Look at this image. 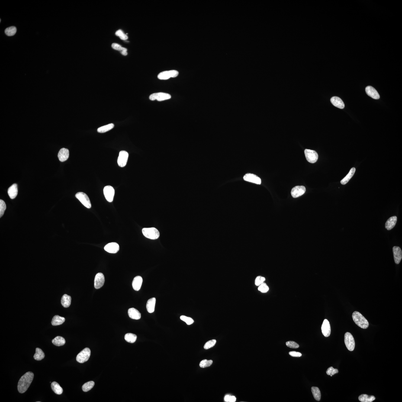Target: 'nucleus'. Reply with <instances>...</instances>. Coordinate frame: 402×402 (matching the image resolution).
Returning <instances> with one entry per match:
<instances>
[{
  "instance_id": "nucleus-46",
  "label": "nucleus",
  "mask_w": 402,
  "mask_h": 402,
  "mask_svg": "<svg viewBox=\"0 0 402 402\" xmlns=\"http://www.w3.org/2000/svg\"><path fill=\"white\" fill-rule=\"evenodd\" d=\"M111 46L112 47L113 49H115V50L120 51H127V49L125 48L124 47H121V46L119 44H117V43H113V44H112Z\"/></svg>"
},
{
  "instance_id": "nucleus-43",
  "label": "nucleus",
  "mask_w": 402,
  "mask_h": 402,
  "mask_svg": "<svg viewBox=\"0 0 402 402\" xmlns=\"http://www.w3.org/2000/svg\"><path fill=\"white\" fill-rule=\"evenodd\" d=\"M339 372V371L336 369H334L333 367H329L328 369L326 371V374L328 375H330L331 377H332L335 374H337Z\"/></svg>"
},
{
  "instance_id": "nucleus-18",
  "label": "nucleus",
  "mask_w": 402,
  "mask_h": 402,
  "mask_svg": "<svg viewBox=\"0 0 402 402\" xmlns=\"http://www.w3.org/2000/svg\"><path fill=\"white\" fill-rule=\"evenodd\" d=\"M367 95L374 99H379L380 98V95L378 91L373 87L368 86L365 89Z\"/></svg>"
},
{
  "instance_id": "nucleus-35",
  "label": "nucleus",
  "mask_w": 402,
  "mask_h": 402,
  "mask_svg": "<svg viewBox=\"0 0 402 402\" xmlns=\"http://www.w3.org/2000/svg\"><path fill=\"white\" fill-rule=\"evenodd\" d=\"M137 337L136 335L132 333H127L124 336L125 339L127 342L133 343L136 342Z\"/></svg>"
},
{
  "instance_id": "nucleus-44",
  "label": "nucleus",
  "mask_w": 402,
  "mask_h": 402,
  "mask_svg": "<svg viewBox=\"0 0 402 402\" xmlns=\"http://www.w3.org/2000/svg\"><path fill=\"white\" fill-rule=\"evenodd\" d=\"M286 345L289 347L293 349H297L300 347L298 344L294 341H288L286 342Z\"/></svg>"
},
{
  "instance_id": "nucleus-1",
  "label": "nucleus",
  "mask_w": 402,
  "mask_h": 402,
  "mask_svg": "<svg viewBox=\"0 0 402 402\" xmlns=\"http://www.w3.org/2000/svg\"><path fill=\"white\" fill-rule=\"evenodd\" d=\"M34 377V374L31 371H28L21 377L18 385L19 392L23 394L27 391L32 382Z\"/></svg>"
},
{
  "instance_id": "nucleus-25",
  "label": "nucleus",
  "mask_w": 402,
  "mask_h": 402,
  "mask_svg": "<svg viewBox=\"0 0 402 402\" xmlns=\"http://www.w3.org/2000/svg\"><path fill=\"white\" fill-rule=\"evenodd\" d=\"M156 301L155 297H152L148 300L146 304V309L149 313H153L154 311Z\"/></svg>"
},
{
  "instance_id": "nucleus-21",
  "label": "nucleus",
  "mask_w": 402,
  "mask_h": 402,
  "mask_svg": "<svg viewBox=\"0 0 402 402\" xmlns=\"http://www.w3.org/2000/svg\"><path fill=\"white\" fill-rule=\"evenodd\" d=\"M128 313L129 317L134 320H138L141 318V315L140 312L136 309L131 308L129 309Z\"/></svg>"
},
{
  "instance_id": "nucleus-48",
  "label": "nucleus",
  "mask_w": 402,
  "mask_h": 402,
  "mask_svg": "<svg viewBox=\"0 0 402 402\" xmlns=\"http://www.w3.org/2000/svg\"><path fill=\"white\" fill-rule=\"evenodd\" d=\"M289 355H291V356L294 357H300L302 356V354L301 353H300L297 352H294V351H293V352H290L289 353Z\"/></svg>"
},
{
  "instance_id": "nucleus-7",
  "label": "nucleus",
  "mask_w": 402,
  "mask_h": 402,
  "mask_svg": "<svg viewBox=\"0 0 402 402\" xmlns=\"http://www.w3.org/2000/svg\"><path fill=\"white\" fill-rule=\"evenodd\" d=\"M304 152L307 161L310 163H315L317 161L318 155L317 152L314 150L306 149Z\"/></svg>"
},
{
  "instance_id": "nucleus-28",
  "label": "nucleus",
  "mask_w": 402,
  "mask_h": 402,
  "mask_svg": "<svg viewBox=\"0 0 402 402\" xmlns=\"http://www.w3.org/2000/svg\"><path fill=\"white\" fill-rule=\"evenodd\" d=\"M65 319L64 318L59 315H55L52 319V324L53 326H57L61 325L64 323Z\"/></svg>"
},
{
  "instance_id": "nucleus-36",
  "label": "nucleus",
  "mask_w": 402,
  "mask_h": 402,
  "mask_svg": "<svg viewBox=\"0 0 402 402\" xmlns=\"http://www.w3.org/2000/svg\"><path fill=\"white\" fill-rule=\"evenodd\" d=\"M94 385H95V383L93 381L88 382L85 383L82 387L83 391L85 392H87L90 391L93 387Z\"/></svg>"
},
{
  "instance_id": "nucleus-31",
  "label": "nucleus",
  "mask_w": 402,
  "mask_h": 402,
  "mask_svg": "<svg viewBox=\"0 0 402 402\" xmlns=\"http://www.w3.org/2000/svg\"><path fill=\"white\" fill-rule=\"evenodd\" d=\"M52 342L55 346H60L64 345L66 342L64 338L62 337L57 336L52 340Z\"/></svg>"
},
{
  "instance_id": "nucleus-39",
  "label": "nucleus",
  "mask_w": 402,
  "mask_h": 402,
  "mask_svg": "<svg viewBox=\"0 0 402 402\" xmlns=\"http://www.w3.org/2000/svg\"><path fill=\"white\" fill-rule=\"evenodd\" d=\"M269 288L268 286L265 283H262V284L259 286L258 288V290L261 292L265 293L268 292L269 291Z\"/></svg>"
},
{
  "instance_id": "nucleus-26",
  "label": "nucleus",
  "mask_w": 402,
  "mask_h": 402,
  "mask_svg": "<svg viewBox=\"0 0 402 402\" xmlns=\"http://www.w3.org/2000/svg\"><path fill=\"white\" fill-rule=\"evenodd\" d=\"M62 305L64 307H68L70 306L71 302V297L66 294H64L62 297L61 300Z\"/></svg>"
},
{
  "instance_id": "nucleus-51",
  "label": "nucleus",
  "mask_w": 402,
  "mask_h": 402,
  "mask_svg": "<svg viewBox=\"0 0 402 402\" xmlns=\"http://www.w3.org/2000/svg\"><path fill=\"white\" fill-rule=\"evenodd\" d=\"M127 51H121V53L124 56H126L127 55Z\"/></svg>"
},
{
  "instance_id": "nucleus-37",
  "label": "nucleus",
  "mask_w": 402,
  "mask_h": 402,
  "mask_svg": "<svg viewBox=\"0 0 402 402\" xmlns=\"http://www.w3.org/2000/svg\"><path fill=\"white\" fill-rule=\"evenodd\" d=\"M17 29L16 27L14 26H12L6 29L5 33L7 36H14L16 33Z\"/></svg>"
},
{
  "instance_id": "nucleus-15",
  "label": "nucleus",
  "mask_w": 402,
  "mask_h": 402,
  "mask_svg": "<svg viewBox=\"0 0 402 402\" xmlns=\"http://www.w3.org/2000/svg\"><path fill=\"white\" fill-rule=\"evenodd\" d=\"M321 330L322 333L325 337H329L330 336L331 329L330 323L329 321L326 319H325L323 321V324L322 325Z\"/></svg>"
},
{
  "instance_id": "nucleus-17",
  "label": "nucleus",
  "mask_w": 402,
  "mask_h": 402,
  "mask_svg": "<svg viewBox=\"0 0 402 402\" xmlns=\"http://www.w3.org/2000/svg\"><path fill=\"white\" fill-rule=\"evenodd\" d=\"M395 262L397 265L400 263L402 258V252L401 249L398 246H394L393 248Z\"/></svg>"
},
{
  "instance_id": "nucleus-23",
  "label": "nucleus",
  "mask_w": 402,
  "mask_h": 402,
  "mask_svg": "<svg viewBox=\"0 0 402 402\" xmlns=\"http://www.w3.org/2000/svg\"><path fill=\"white\" fill-rule=\"evenodd\" d=\"M18 187L16 184H13L8 188V193L10 198L13 199L16 198L18 194Z\"/></svg>"
},
{
  "instance_id": "nucleus-8",
  "label": "nucleus",
  "mask_w": 402,
  "mask_h": 402,
  "mask_svg": "<svg viewBox=\"0 0 402 402\" xmlns=\"http://www.w3.org/2000/svg\"><path fill=\"white\" fill-rule=\"evenodd\" d=\"M171 98V96L170 94L164 92L155 93L152 94L149 96V99L151 101L157 100L158 101H161L169 100Z\"/></svg>"
},
{
  "instance_id": "nucleus-45",
  "label": "nucleus",
  "mask_w": 402,
  "mask_h": 402,
  "mask_svg": "<svg viewBox=\"0 0 402 402\" xmlns=\"http://www.w3.org/2000/svg\"><path fill=\"white\" fill-rule=\"evenodd\" d=\"M265 277L261 276L257 277L255 280V285L257 286H259L260 285V284H262V283H264V281H265Z\"/></svg>"
},
{
  "instance_id": "nucleus-13",
  "label": "nucleus",
  "mask_w": 402,
  "mask_h": 402,
  "mask_svg": "<svg viewBox=\"0 0 402 402\" xmlns=\"http://www.w3.org/2000/svg\"><path fill=\"white\" fill-rule=\"evenodd\" d=\"M306 188L304 186H297L292 190L291 194L294 198H297L305 193Z\"/></svg>"
},
{
  "instance_id": "nucleus-4",
  "label": "nucleus",
  "mask_w": 402,
  "mask_h": 402,
  "mask_svg": "<svg viewBox=\"0 0 402 402\" xmlns=\"http://www.w3.org/2000/svg\"><path fill=\"white\" fill-rule=\"evenodd\" d=\"M91 350L88 348H86L80 352L76 357V359L79 363H84L89 359L91 355Z\"/></svg>"
},
{
  "instance_id": "nucleus-33",
  "label": "nucleus",
  "mask_w": 402,
  "mask_h": 402,
  "mask_svg": "<svg viewBox=\"0 0 402 402\" xmlns=\"http://www.w3.org/2000/svg\"><path fill=\"white\" fill-rule=\"evenodd\" d=\"M312 392L313 393V397L317 401H320L321 398V394L320 389L317 387H311Z\"/></svg>"
},
{
  "instance_id": "nucleus-50",
  "label": "nucleus",
  "mask_w": 402,
  "mask_h": 402,
  "mask_svg": "<svg viewBox=\"0 0 402 402\" xmlns=\"http://www.w3.org/2000/svg\"><path fill=\"white\" fill-rule=\"evenodd\" d=\"M120 39L123 40H127L128 38V37L126 35V34H123L121 36H120Z\"/></svg>"
},
{
  "instance_id": "nucleus-10",
  "label": "nucleus",
  "mask_w": 402,
  "mask_h": 402,
  "mask_svg": "<svg viewBox=\"0 0 402 402\" xmlns=\"http://www.w3.org/2000/svg\"><path fill=\"white\" fill-rule=\"evenodd\" d=\"M104 193L106 199L108 202H112L115 194L114 188L110 185H107L104 188Z\"/></svg>"
},
{
  "instance_id": "nucleus-9",
  "label": "nucleus",
  "mask_w": 402,
  "mask_h": 402,
  "mask_svg": "<svg viewBox=\"0 0 402 402\" xmlns=\"http://www.w3.org/2000/svg\"><path fill=\"white\" fill-rule=\"evenodd\" d=\"M178 74L179 73L176 70L164 71L159 73L158 78L161 80H166L171 78L176 77Z\"/></svg>"
},
{
  "instance_id": "nucleus-40",
  "label": "nucleus",
  "mask_w": 402,
  "mask_h": 402,
  "mask_svg": "<svg viewBox=\"0 0 402 402\" xmlns=\"http://www.w3.org/2000/svg\"><path fill=\"white\" fill-rule=\"evenodd\" d=\"M181 320L185 322L187 324L190 325L194 323V321L190 317H188L184 315L181 316L180 317Z\"/></svg>"
},
{
  "instance_id": "nucleus-14",
  "label": "nucleus",
  "mask_w": 402,
  "mask_h": 402,
  "mask_svg": "<svg viewBox=\"0 0 402 402\" xmlns=\"http://www.w3.org/2000/svg\"><path fill=\"white\" fill-rule=\"evenodd\" d=\"M119 246L116 242H111L107 244L104 248L107 252L110 253H116L119 250Z\"/></svg>"
},
{
  "instance_id": "nucleus-22",
  "label": "nucleus",
  "mask_w": 402,
  "mask_h": 402,
  "mask_svg": "<svg viewBox=\"0 0 402 402\" xmlns=\"http://www.w3.org/2000/svg\"><path fill=\"white\" fill-rule=\"evenodd\" d=\"M143 282V279L141 277L137 276L135 277L132 282L133 289L136 291H139L140 289Z\"/></svg>"
},
{
  "instance_id": "nucleus-27",
  "label": "nucleus",
  "mask_w": 402,
  "mask_h": 402,
  "mask_svg": "<svg viewBox=\"0 0 402 402\" xmlns=\"http://www.w3.org/2000/svg\"><path fill=\"white\" fill-rule=\"evenodd\" d=\"M355 168H352V169H350V171L348 174L341 181V183L342 184V185H345V184L349 182L350 180L351 179V178L353 177L354 174L355 173Z\"/></svg>"
},
{
  "instance_id": "nucleus-30",
  "label": "nucleus",
  "mask_w": 402,
  "mask_h": 402,
  "mask_svg": "<svg viewBox=\"0 0 402 402\" xmlns=\"http://www.w3.org/2000/svg\"><path fill=\"white\" fill-rule=\"evenodd\" d=\"M375 396L368 395L367 394H362L358 397V400L362 402H371L375 400Z\"/></svg>"
},
{
  "instance_id": "nucleus-11",
  "label": "nucleus",
  "mask_w": 402,
  "mask_h": 402,
  "mask_svg": "<svg viewBox=\"0 0 402 402\" xmlns=\"http://www.w3.org/2000/svg\"><path fill=\"white\" fill-rule=\"evenodd\" d=\"M129 154L126 151L122 150L120 151L117 160L118 165L121 167L126 166L128 159Z\"/></svg>"
},
{
  "instance_id": "nucleus-5",
  "label": "nucleus",
  "mask_w": 402,
  "mask_h": 402,
  "mask_svg": "<svg viewBox=\"0 0 402 402\" xmlns=\"http://www.w3.org/2000/svg\"><path fill=\"white\" fill-rule=\"evenodd\" d=\"M345 342L346 347L350 351H353L355 349V342L353 336L349 332H347L345 335Z\"/></svg>"
},
{
  "instance_id": "nucleus-2",
  "label": "nucleus",
  "mask_w": 402,
  "mask_h": 402,
  "mask_svg": "<svg viewBox=\"0 0 402 402\" xmlns=\"http://www.w3.org/2000/svg\"><path fill=\"white\" fill-rule=\"evenodd\" d=\"M352 318L355 324L362 329H365L369 327V323L368 321L359 312H354L353 313Z\"/></svg>"
},
{
  "instance_id": "nucleus-42",
  "label": "nucleus",
  "mask_w": 402,
  "mask_h": 402,
  "mask_svg": "<svg viewBox=\"0 0 402 402\" xmlns=\"http://www.w3.org/2000/svg\"><path fill=\"white\" fill-rule=\"evenodd\" d=\"M216 342H217V341L215 339H212V340L208 341V342H206L205 345H204V349L207 350L213 347L215 345Z\"/></svg>"
},
{
  "instance_id": "nucleus-12",
  "label": "nucleus",
  "mask_w": 402,
  "mask_h": 402,
  "mask_svg": "<svg viewBox=\"0 0 402 402\" xmlns=\"http://www.w3.org/2000/svg\"><path fill=\"white\" fill-rule=\"evenodd\" d=\"M105 282V278L102 273H99L95 276L94 279V287L96 289H99L103 286Z\"/></svg>"
},
{
  "instance_id": "nucleus-29",
  "label": "nucleus",
  "mask_w": 402,
  "mask_h": 402,
  "mask_svg": "<svg viewBox=\"0 0 402 402\" xmlns=\"http://www.w3.org/2000/svg\"><path fill=\"white\" fill-rule=\"evenodd\" d=\"M51 387L52 390L56 394L61 395L63 393V389L59 385L58 383L56 382H53L52 383Z\"/></svg>"
},
{
  "instance_id": "nucleus-38",
  "label": "nucleus",
  "mask_w": 402,
  "mask_h": 402,
  "mask_svg": "<svg viewBox=\"0 0 402 402\" xmlns=\"http://www.w3.org/2000/svg\"><path fill=\"white\" fill-rule=\"evenodd\" d=\"M213 363V361L212 360H207L206 359H204L200 362V366L201 368H205L207 367H209L212 365Z\"/></svg>"
},
{
  "instance_id": "nucleus-41",
  "label": "nucleus",
  "mask_w": 402,
  "mask_h": 402,
  "mask_svg": "<svg viewBox=\"0 0 402 402\" xmlns=\"http://www.w3.org/2000/svg\"><path fill=\"white\" fill-rule=\"evenodd\" d=\"M6 209V204L4 200L1 199L0 200V217H2Z\"/></svg>"
},
{
  "instance_id": "nucleus-49",
  "label": "nucleus",
  "mask_w": 402,
  "mask_h": 402,
  "mask_svg": "<svg viewBox=\"0 0 402 402\" xmlns=\"http://www.w3.org/2000/svg\"><path fill=\"white\" fill-rule=\"evenodd\" d=\"M124 34V33H123V31L120 30H118V31H117L116 32V35L117 36H119V37Z\"/></svg>"
},
{
  "instance_id": "nucleus-47",
  "label": "nucleus",
  "mask_w": 402,
  "mask_h": 402,
  "mask_svg": "<svg viewBox=\"0 0 402 402\" xmlns=\"http://www.w3.org/2000/svg\"><path fill=\"white\" fill-rule=\"evenodd\" d=\"M225 401L226 402H235L236 401V398L234 396H230L227 395L225 396Z\"/></svg>"
},
{
  "instance_id": "nucleus-20",
  "label": "nucleus",
  "mask_w": 402,
  "mask_h": 402,
  "mask_svg": "<svg viewBox=\"0 0 402 402\" xmlns=\"http://www.w3.org/2000/svg\"><path fill=\"white\" fill-rule=\"evenodd\" d=\"M331 102L334 106L340 109L345 108V105L343 101L339 97H333L330 100Z\"/></svg>"
},
{
  "instance_id": "nucleus-32",
  "label": "nucleus",
  "mask_w": 402,
  "mask_h": 402,
  "mask_svg": "<svg viewBox=\"0 0 402 402\" xmlns=\"http://www.w3.org/2000/svg\"><path fill=\"white\" fill-rule=\"evenodd\" d=\"M45 357V354L41 349L39 348L36 349V353L34 355V358L36 360L41 361Z\"/></svg>"
},
{
  "instance_id": "nucleus-34",
  "label": "nucleus",
  "mask_w": 402,
  "mask_h": 402,
  "mask_svg": "<svg viewBox=\"0 0 402 402\" xmlns=\"http://www.w3.org/2000/svg\"><path fill=\"white\" fill-rule=\"evenodd\" d=\"M114 124H113V123H111V124H108L107 125L103 126H102V127L99 128L98 130H97V131H98V132L100 133L106 132L109 131V130H111V129H113V128H114Z\"/></svg>"
},
{
  "instance_id": "nucleus-3",
  "label": "nucleus",
  "mask_w": 402,
  "mask_h": 402,
  "mask_svg": "<svg viewBox=\"0 0 402 402\" xmlns=\"http://www.w3.org/2000/svg\"><path fill=\"white\" fill-rule=\"evenodd\" d=\"M142 231L145 236L150 239H158L160 236L159 231L155 228H144Z\"/></svg>"
},
{
  "instance_id": "nucleus-24",
  "label": "nucleus",
  "mask_w": 402,
  "mask_h": 402,
  "mask_svg": "<svg viewBox=\"0 0 402 402\" xmlns=\"http://www.w3.org/2000/svg\"><path fill=\"white\" fill-rule=\"evenodd\" d=\"M397 217L396 216L390 217L387 220L385 225V227L387 230H391L395 226L397 222Z\"/></svg>"
},
{
  "instance_id": "nucleus-16",
  "label": "nucleus",
  "mask_w": 402,
  "mask_h": 402,
  "mask_svg": "<svg viewBox=\"0 0 402 402\" xmlns=\"http://www.w3.org/2000/svg\"><path fill=\"white\" fill-rule=\"evenodd\" d=\"M243 178L245 181L257 184H260L262 182L260 178L254 174H246L244 176Z\"/></svg>"
},
{
  "instance_id": "nucleus-19",
  "label": "nucleus",
  "mask_w": 402,
  "mask_h": 402,
  "mask_svg": "<svg viewBox=\"0 0 402 402\" xmlns=\"http://www.w3.org/2000/svg\"><path fill=\"white\" fill-rule=\"evenodd\" d=\"M69 150L68 149L63 148L60 149L58 154V157L59 161L63 162L66 161L69 157Z\"/></svg>"
},
{
  "instance_id": "nucleus-6",
  "label": "nucleus",
  "mask_w": 402,
  "mask_h": 402,
  "mask_svg": "<svg viewBox=\"0 0 402 402\" xmlns=\"http://www.w3.org/2000/svg\"><path fill=\"white\" fill-rule=\"evenodd\" d=\"M75 197L78 198L82 203V204L85 207L90 209L91 207L90 200L89 197L86 194L83 192H78L75 195Z\"/></svg>"
}]
</instances>
